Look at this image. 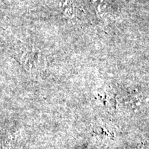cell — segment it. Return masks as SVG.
Instances as JSON below:
<instances>
[{"label":"cell","mask_w":149,"mask_h":149,"mask_svg":"<svg viewBox=\"0 0 149 149\" xmlns=\"http://www.w3.org/2000/svg\"><path fill=\"white\" fill-rule=\"evenodd\" d=\"M19 60L24 68L30 72L37 71L43 64L40 51L26 48L22 50Z\"/></svg>","instance_id":"6da1fadb"}]
</instances>
